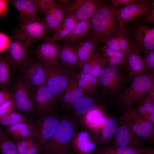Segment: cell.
<instances>
[{
	"label": "cell",
	"mask_w": 154,
	"mask_h": 154,
	"mask_svg": "<svg viewBox=\"0 0 154 154\" xmlns=\"http://www.w3.org/2000/svg\"><path fill=\"white\" fill-rule=\"evenodd\" d=\"M76 133L75 121L69 117H62L55 133L40 148L38 154H70L74 152L72 143Z\"/></svg>",
	"instance_id": "cell-1"
},
{
	"label": "cell",
	"mask_w": 154,
	"mask_h": 154,
	"mask_svg": "<svg viewBox=\"0 0 154 154\" xmlns=\"http://www.w3.org/2000/svg\"><path fill=\"white\" fill-rule=\"evenodd\" d=\"M113 10L110 3L106 1L100 0L91 18L92 28L88 36L94 38L98 43L103 38L117 33L123 27L119 25Z\"/></svg>",
	"instance_id": "cell-2"
},
{
	"label": "cell",
	"mask_w": 154,
	"mask_h": 154,
	"mask_svg": "<svg viewBox=\"0 0 154 154\" xmlns=\"http://www.w3.org/2000/svg\"><path fill=\"white\" fill-rule=\"evenodd\" d=\"M117 96L119 106L124 110L134 106L140 100L145 98L154 83V74L141 76L133 79Z\"/></svg>",
	"instance_id": "cell-3"
},
{
	"label": "cell",
	"mask_w": 154,
	"mask_h": 154,
	"mask_svg": "<svg viewBox=\"0 0 154 154\" xmlns=\"http://www.w3.org/2000/svg\"><path fill=\"white\" fill-rule=\"evenodd\" d=\"M102 86L101 91L105 96H117L125 87L128 79L123 69L105 66L98 77Z\"/></svg>",
	"instance_id": "cell-4"
},
{
	"label": "cell",
	"mask_w": 154,
	"mask_h": 154,
	"mask_svg": "<svg viewBox=\"0 0 154 154\" xmlns=\"http://www.w3.org/2000/svg\"><path fill=\"white\" fill-rule=\"evenodd\" d=\"M45 66V85L56 100L62 101L63 92L68 84L69 78L75 71L64 68L59 62L52 66Z\"/></svg>",
	"instance_id": "cell-5"
},
{
	"label": "cell",
	"mask_w": 154,
	"mask_h": 154,
	"mask_svg": "<svg viewBox=\"0 0 154 154\" xmlns=\"http://www.w3.org/2000/svg\"><path fill=\"white\" fill-rule=\"evenodd\" d=\"M121 121L127 124L141 139L154 141L153 125L141 117L134 106L124 110Z\"/></svg>",
	"instance_id": "cell-6"
},
{
	"label": "cell",
	"mask_w": 154,
	"mask_h": 154,
	"mask_svg": "<svg viewBox=\"0 0 154 154\" xmlns=\"http://www.w3.org/2000/svg\"><path fill=\"white\" fill-rule=\"evenodd\" d=\"M100 0H68L56 2L64 12L65 16L72 15L78 21L91 18L97 9Z\"/></svg>",
	"instance_id": "cell-7"
},
{
	"label": "cell",
	"mask_w": 154,
	"mask_h": 154,
	"mask_svg": "<svg viewBox=\"0 0 154 154\" xmlns=\"http://www.w3.org/2000/svg\"><path fill=\"white\" fill-rule=\"evenodd\" d=\"M61 118L56 112L39 117L35 123L34 137L40 149L55 133Z\"/></svg>",
	"instance_id": "cell-8"
},
{
	"label": "cell",
	"mask_w": 154,
	"mask_h": 154,
	"mask_svg": "<svg viewBox=\"0 0 154 154\" xmlns=\"http://www.w3.org/2000/svg\"><path fill=\"white\" fill-rule=\"evenodd\" d=\"M124 27L135 43L144 53L154 50V27L141 23L136 22Z\"/></svg>",
	"instance_id": "cell-9"
},
{
	"label": "cell",
	"mask_w": 154,
	"mask_h": 154,
	"mask_svg": "<svg viewBox=\"0 0 154 154\" xmlns=\"http://www.w3.org/2000/svg\"><path fill=\"white\" fill-rule=\"evenodd\" d=\"M29 90L33 110L39 117L55 112L57 100L45 85Z\"/></svg>",
	"instance_id": "cell-10"
},
{
	"label": "cell",
	"mask_w": 154,
	"mask_h": 154,
	"mask_svg": "<svg viewBox=\"0 0 154 154\" xmlns=\"http://www.w3.org/2000/svg\"><path fill=\"white\" fill-rule=\"evenodd\" d=\"M48 32L44 20L20 23L15 35L29 47L32 44L44 40L48 37Z\"/></svg>",
	"instance_id": "cell-11"
},
{
	"label": "cell",
	"mask_w": 154,
	"mask_h": 154,
	"mask_svg": "<svg viewBox=\"0 0 154 154\" xmlns=\"http://www.w3.org/2000/svg\"><path fill=\"white\" fill-rule=\"evenodd\" d=\"M154 8V0H141L113 10L119 25L123 26L132 20L140 17Z\"/></svg>",
	"instance_id": "cell-12"
},
{
	"label": "cell",
	"mask_w": 154,
	"mask_h": 154,
	"mask_svg": "<svg viewBox=\"0 0 154 154\" xmlns=\"http://www.w3.org/2000/svg\"><path fill=\"white\" fill-rule=\"evenodd\" d=\"M22 78L29 90L45 85V66L30 58L21 66Z\"/></svg>",
	"instance_id": "cell-13"
},
{
	"label": "cell",
	"mask_w": 154,
	"mask_h": 154,
	"mask_svg": "<svg viewBox=\"0 0 154 154\" xmlns=\"http://www.w3.org/2000/svg\"><path fill=\"white\" fill-rule=\"evenodd\" d=\"M29 47L15 35L11 37L4 56L11 68L21 66L30 58Z\"/></svg>",
	"instance_id": "cell-14"
},
{
	"label": "cell",
	"mask_w": 154,
	"mask_h": 154,
	"mask_svg": "<svg viewBox=\"0 0 154 154\" xmlns=\"http://www.w3.org/2000/svg\"><path fill=\"white\" fill-rule=\"evenodd\" d=\"M123 70L130 81L138 76L149 74L140 49L135 43L130 52L126 55Z\"/></svg>",
	"instance_id": "cell-15"
},
{
	"label": "cell",
	"mask_w": 154,
	"mask_h": 154,
	"mask_svg": "<svg viewBox=\"0 0 154 154\" xmlns=\"http://www.w3.org/2000/svg\"><path fill=\"white\" fill-rule=\"evenodd\" d=\"M115 145L121 147H145V142L126 123L121 121L115 135Z\"/></svg>",
	"instance_id": "cell-16"
},
{
	"label": "cell",
	"mask_w": 154,
	"mask_h": 154,
	"mask_svg": "<svg viewBox=\"0 0 154 154\" xmlns=\"http://www.w3.org/2000/svg\"><path fill=\"white\" fill-rule=\"evenodd\" d=\"M48 37L38 46L36 54L39 61L45 66H50L59 62L60 48L59 44L51 42Z\"/></svg>",
	"instance_id": "cell-17"
},
{
	"label": "cell",
	"mask_w": 154,
	"mask_h": 154,
	"mask_svg": "<svg viewBox=\"0 0 154 154\" xmlns=\"http://www.w3.org/2000/svg\"><path fill=\"white\" fill-rule=\"evenodd\" d=\"M11 92L16 109L23 113H27L33 110L30 91L21 79L18 80Z\"/></svg>",
	"instance_id": "cell-18"
},
{
	"label": "cell",
	"mask_w": 154,
	"mask_h": 154,
	"mask_svg": "<svg viewBox=\"0 0 154 154\" xmlns=\"http://www.w3.org/2000/svg\"><path fill=\"white\" fill-rule=\"evenodd\" d=\"M10 2L18 11L20 23L40 19L36 0H13Z\"/></svg>",
	"instance_id": "cell-19"
},
{
	"label": "cell",
	"mask_w": 154,
	"mask_h": 154,
	"mask_svg": "<svg viewBox=\"0 0 154 154\" xmlns=\"http://www.w3.org/2000/svg\"><path fill=\"white\" fill-rule=\"evenodd\" d=\"M117 127L116 119L106 116L102 124L92 136L95 142L99 147L107 145L115 135Z\"/></svg>",
	"instance_id": "cell-20"
},
{
	"label": "cell",
	"mask_w": 154,
	"mask_h": 154,
	"mask_svg": "<svg viewBox=\"0 0 154 154\" xmlns=\"http://www.w3.org/2000/svg\"><path fill=\"white\" fill-rule=\"evenodd\" d=\"M84 93L79 86L74 71L70 76L65 89L62 101L65 108L72 107L84 96Z\"/></svg>",
	"instance_id": "cell-21"
},
{
	"label": "cell",
	"mask_w": 154,
	"mask_h": 154,
	"mask_svg": "<svg viewBox=\"0 0 154 154\" xmlns=\"http://www.w3.org/2000/svg\"><path fill=\"white\" fill-rule=\"evenodd\" d=\"M92 28L91 18L80 21L62 40L64 43L76 46L90 34Z\"/></svg>",
	"instance_id": "cell-22"
},
{
	"label": "cell",
	"mask_w": 154,
	"mask_h": 154,
	"mask_svg": "<svg viewBox=\"0 0 154 154\" xmlns=\"http://www.w3.org/2000/svg\"><path fill=\"white\" fill-rule=\"evenodd\" d=\"M60 51L59 62L64 68L75 71L79 68V61L75 46L66 43L59 44Z\"/></svg>",
	"instance_id": "cell-23"
},
{
	"label": "cell",
	"mask_w": 154,
	"mask_h": 154,
	"mask_svg": "<svg viewBox=\"0 0 154 154\" xmlns=\"http://www.w3.org/2000/svg\"><path fill=\"white\" fill-rule=\"evenodd\" d=\"M95 148V142L92 141L88 132L82 131L76 133L72 143L74 152L78 154H92Z\"/></svg>",
	"instance_id": "cell-24"
},
{
	"label": "cell",
	"mask_w": 154,
	"mask_h": 154,
	"mask_svg": "<svg viewBox=\"0 0 154 154\" xmlns=\"http://www.w3.org/2000/svg\"><path fill=\"white\" fill-rule=\"evenodd\" d=\"M98 43L92 37L89 36L75 46L79 61V68H82L84 64L96 51Z\"/></svg>",
	"instance_id": "cell-25"
},
{
	"label": "cell",
	"mask_w": 154,
	"mask_h": 154,
	"mask_svg": "<svg viewBox=\"0 0 154 154\" xmlns=\"http://www.w3.org/2000/svg\"><path fill=\"white\" fill-rule=\"evenodd\" d=\"M101 49L105 66L123 69L126 54L113 50L104 45L102 46Z\"/></svg>",
	"instance_id": "cell-26"
},
{
	"label": "cell",
	"mask_w": 154,
	"mask_h": 154,
	"mask_svg": "<svg viewBox=\"0 0 154 154\" xmlns=\"http://www.w3.org/2000/svg\"><path fill=\"white\" fill-rule=\"evenodd\" d=\"M78 84L86 95L94 97L96 93L100 84L98 78L82 72H76Z\"/></svg>",
	"instance_id": "cell-27"
},
{
	"label": "cell",
	"mask_w": 154,
	"mask_h": 154,
	"mask_svg": "<svg viewBox=\"0 0 154 154\" xmlns=\"http://www.w3.org/2000/svg\"><path fill=\"white\" fill-rule=\"evenodd\" d=\"M78 21V20L72 15L65 16L53 36L51 37H48V39L54 43H57L68 35Z\"/></svg>",
	"instance_id": "cell-28"
},
{
	"label": "cell",
	"mask_w": 154,
	"mask_h": 154,
	"mask_svg": "<svg viewBox=\"0 0 154 154\" xmlns=\"http://www.w3.org/2000/svg\"><path fill=\"white\" fill-rule=\"evenodd\" d=\"M93 97L84 95L72 107L75 114L82 117L89 112L100 110Z\"/></svg>",
	"instance_id": "cell-29"
},
{
	"label": "cell",
	"mask_w": 154,
	"mask_h": 154,
	"mask_svg": "<svg viewBox=\"0 0 154 154\" xmlns=\"http://www.w3.org/2000/svg\"><path fill=\"white\" fill-rule=\"evenodd\" d=\"M149 148L140 147H121L116 145H106L99 148L94 154H143Z\"/></svg>",
	"instance_id": "cell-30"
},
{
	"label": "cell",
	"mask_w": 154,
	"mask_h": 154,
	"mask_svg": "<svg viewBox=\"0 0 154 154\" xmlns=\"http://www.w3.org/2000/svg\"><path fill=\"white\" fill-rule=\"evenodd\" d=\"M106 116L99 110L89 112L81 117L83 125L90 134L101 125Z\"/></svg>",
	"instance_id": "cell-31"
},
{
	"label": "cell",
	"mask_w": 154,
	"mask_h": 154,
	"mask_svg": "<svg viewBox=\"0 0 154 154\" xmlns=\"http://www.w3.org/2000/svg\"><path fill=\"white\" fill-rule=\"evenodd\" d=\"M104 67L102 55L98 50L84 64L81 68V72L98 78L101 71Z\"/></svg>",
	"instance_id": "cell-32"
},
{
	"label": "cell",
	"mask_w": 154,
	"mask_h": 154,
	"mask_svg": "<svg viewBox=\"0 0 154 154\" xmlns=\"http://www.w3.org/2000/svg\"><path fill=\"white\" fill-rule=\"evenodd\" d=\"M123 26L117 33V36L121 52L127 55L135 43Z\"/></svg>",
	"instance_id": "cell-33"
},
{
	"label": "cell",
	"mask_w": 154,
	"mask_h": 154,
	"mask_svg": "<svg viewBox=\"0 0 154 154\" xmlns=\"http://www.w3.org/2000/svg\"><path fill=\"white\" fill-rule=\"evenodd\" d=\"M29 121L30 120L20 112H15L7 115H0V124L8 127L18 123Z\"/></svg>",
	"instance_id": "cell-34"
},
{
	"label": "cell",
	"mask_w": 154,
	"mask_h": 154,
	"mask_svg": "<svg viewBox=\"0 0 154 154\" xmlns=\"http://www.w3.org/2000/svg\"><path fill=\"white\" fill-rule=\"evenodd\" d=\"M0 151L2 154H18L15 143L10 139L6 130L0 138Z\"/></svg>",
	"instance_id": "cell-35"
},
{
	"label": "cell",
	"mask_w": 154,
	"mask_h": 154,
	"mask_svg": "<svg viewBox=\"0 0 154 154\" xmlns=\"http://www.w3.org/2000/svg\"><path fill=\"white\" fill-rule=\"evenodd\" d=\"M11 68L4 56L0 55V89L7 88L10 78Z\"/></svg>",
	"instance_id": "cell-36"
},
{
	"label": "cell",
	"mask_w": 154,
	"mask_h": 154,
	"mask_svg": "<svg viewBox=\"0 0 154 154\" xmlns=\"http://www.w3.org/2000/svg\"><path fill=\"white\" fill-rule=\"evenodd\" d=\"M35 123L31 121L17 123L9 126L6 131L9 136L13 137L21 130L27 128L34 127Z\"/></svg>",
	"instance_id": "cell-37"
},
{
	"label": "cell",
	"mask_w": 154,
	"mask_h": 154,
	"mask_svg": "<svg viewBox=\"0 0 154 154\" xmlns=\"http://www.w3.org/2000/svg\"><path fill=\"white\" fill-rule=\"evenodd\" d=\"M18 154H24L25 151L36 143L33 137L19 140H14Z\"/></svg>",
	"instance_id": "cell-38"
},
{
	"label": "cell",
	"mask_w": 154,
	"mask_h": 154,
	"mask_svg": "<svg viewBox=\"0 0 154 154\" xmlns=\"http://www.w3.org/2000/svg\"><path fill=\"white\" fill-rule=\"evenodd\" d=\"M44 22L49 33L56 31L59 28L60 23L54 17L50 10L44 15Z\"/></svg>",
	"instance_id": "cell-39"
},
{
	"label": "cell",
	"mask_w": 154,
	"mask_h": 154,
	"mask_svg": "<svg viewBox=\"0 0 154 154\" xmlns=\"http://www.w3.org/2000/svg\"><path fill=\"white\" fill-rule=\"evenodd\" d=\"M117 33H113L102 39L101 42L104 45L113 50L121 52L118 44Z\"/></svg>",
	"instance_id": "cell-40"
},
{
	"label": "cell",
	"mask_w": 154,
	"mask_h": 154,
	"mask_svg": "<svg viewBox=\"0 0 154 154\" xmlns=\"http://www.w3.org/2000/svg\"><path fill=\"white\" fill-rule=\"evenodd\" d=\"M143 58L149 73L154 74V50L144 53Z\"/></svg>",
	"instance_id": "cell-41"
},
{
	"label": "cell",
	"mask_w": 154,
	"mask_h": 154,
	"mask_svg": "<svg viewBox=\"0 0 154 154\" xmlns=\"http://www.w3.org/2000/svg\"><path fill=\"white\" fill-rule=\"evenodd\" d=\"M16 109L13 98L0 106V115L5 116L15 112Z\"/></svg>",
	"instance_id": "cell-42"
},
{
	"label": "cell",
	"mask_w": 154,
	"mask_h": 154,
	"mask_svg": "<svg viewBox=\"0 0 154 154\" xmlns=\"http://www.w3.org/2000/svg\"><path fill=\"white\" fill-rule=\"evenodd\" d=\"M50 11L56 20L60 23L65 16L64 12L56 1H53Z\"/></svg>",
	"instance_id": "cell-43"
},
{
	"label": "cell",
	"mask_w": 154,
	"mask_h": 154,
	"mask_svg": "<svg viewBox=\"0 0 154 154\" xmlns=\"http://www.w3.org/2000/svg\"><path fill=\"white\" fill-rule=\"evenodd\" d=\"M53 1L52 0H36L39 11L44 15L49 11Z\"/></svg>",
	"instance_id": "cell-44"
},
{
	"label": "cell",
	"mask_w": 154,
	"mask_h": 154,
	"mask_svg": "<svg viewBox=\"0 0 154 154\" xmlns=\"http://www.w3.org/2000/svg\"><path fill=\"white\" fill-rule=\"evenodd\" d=\"M143 105L149 115L150 123L153 125L154 124V106L150 101L145 98L143 99Z\"/></svg>",
	"instance_id": "cell-45"
},
{
	"label": "cell",
	"mask_w": 154,
	"mask_h": 154,
	"mask_svg": "<svg viewBox=\"0 0 154 154\" xmlns=\"http://www.w3.org/2000/svg\"><path fill=\"white\" fill-rule=\"evenodd\" d=\"M143 99L136 103L137 105L135 108L141 117L150 122L149 115L143 105Z\"/></svg>",
	"instance_id": "cell-46"
},
{
	"label": "cell",
	"mask_w": 154,
	"mask_h": 154,
	"mask_svg": "<svg viewBox=\"0 0 154 154\" xmlns=\"http://www.w3.org/2000/svg\"><path fill=\"white\" fill-rule=\"evenodd\" d=\"M141 0H111L110 2L114 10L117 9L121 6L127 5L139 2Z\"/></svg>",
	"instance_id": "cell-47"
},
{
	"label": "cell",
	"mask_w": 154,
	"mask_h": 154,
	"mask_svg": "<svg viewBox=\"0 0 154 154\" xmlns=\"http://www.w3.org/2000/svg\"><path fill=\"white\" fill-rule=\"evenodd\" d=\"M12 98V94L7 88L0 89V106Z\"/></svg>",
	"instance_id": "cell-48"
},
{
	"label": "cell",
	"mask_w": 154,
	"mask_h": 154,
	"mask_svg": "<svg viewBox=\"0 0 154 154\" xmlns=\"http://www.w3.org/2000/svg\"><path fill=\"white\" fill-rule=\"evenodd\" d=\"M141 21L145 23L153 25L154 24V8L140 17Z\"/></svg>",
	"instance_id": "cell-49"
},
{
	"label": "cell",
	"mask_w": 154,
	"mask_h": 154,
	"mask_svg": "<svg viewBox=\"0 0 154 154\" xmlns=\"http://www.w3.org/2000/svg\"><path fill=\"white\" fill-rule=\"evenodd\" d=\"M10 41L6 35L0 33V52L7 50L9 46Z\"/></svg>",
	"instance_id": "cell-50"
},
{
	"label": "cell",
	"mask_w": 154,
	"mask_h": 154,
	"mask_svg": "<svg viewBox=\"0 0 154 154\" xmlns=\"http://www.w3.org/2000/svg\"><path fill=\"white\" fill-rule=\"evenodd\" d=\"M8 1L0 0V17H5L8 12L7 5Z\"/></svg>",
	"instance_id": "cell-51"
},
{
	"label": "cell",
	"mask_w": 154,
	"mask_h": 154,
	"mask_svg": "<svg viewBox=\"0 0 154 154\" xmlns=\"http://www.w3.org/2000/svg\"><path fill=\"white\" fill-rule=\"evenodd\" d=\"M146 98L150 101L153 104L154 102V83L152 84L151 88L147 92Z\"/></svg>",
	"instance_id": "cell-52"
},
{
	"label": "cell",
	"mask_w": 154,
	"mask_h": 154,
	"mask_svg": "<svg viewBox=\"0 0 154 154\" xmlns=\"http://www.w3.org/2000/svg\"><path fill=\"white\" fill-rule=\"evenodd\" d=\"M40 150V148L36 143L27 149L24 154H37Z\"/></svg>",
	"instance_id": "cell-53"
},
{
	"label": "cell",
	"mask_w": 154,
	"mask_h": 154,
	"mask_svg": "<svg viewBox=\"0 0 154 154\" xmlns=\"http://www.w3.org/2000/svg\"><path fill=\"white\" fill-rule=\"evenodd\" d=\"M143 154H154V149L149 148L148 149L145 151Z\"/></svg>",
	"instance_id": "cell-54"
},
{
	"label": "cell",
	"mask_w": 154,
	"mask_h": 154,
	"mask_svg": "<svg viewBox=\"0 0 154 154\" xmlns=\"http://www.w3.org/2000/svg\"><path fill=\"white\" fill-rule=\"evenodd\" d=\"M4 130L0 125V138L3 135Z\"/></svg>",
	"instance_id": "cell-55"
},
{
	"label": "cell",
	"mask_w": 154,
	"mask_h": 154,
	"mask_svg": "<svg viewBox=\"0 0 154 154\" xmlns=\"http://www.w3.org/2000/svg\"><path fill=\"white\" fill-rule=\"evenodd\" d=\"M70 154H78V153H74V152H73L72 153H71Z\"/></svg>",
	"instance_id": "cell-56"
},
{
	"label": "cell",
	"mask_w": 154,
	"mask_h": 154,
	"mask_svg": "<svg viewBox=\"0 0 154 154\" xmlns=\"http://www.w3.org/2000/svg\"></svg>",
	"instance_id": "cell-57"
},
{
	"label": "cell",
	"mask_w": 154,
	"mask_h": 154,
	"mask_svg": "<svg viewBox=\"0 0 154 154\" xmlns=\"http://www.w3.org/2000/svg\"><path fill=\"white\" fill-rule=\"evenodd\" d=\"M0 154H2L1 153H0Z\"/></svg>",
	"instance_id": "cell-58"
}]
</instances>
